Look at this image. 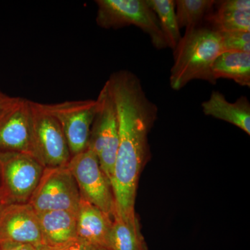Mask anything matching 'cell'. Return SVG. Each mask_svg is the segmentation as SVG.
Wrapping results in <instances>:
<instances>
[{
    "label": "cell",
    "mask_w": 250,
    "mask_h": 250,
    "mask_svg": "<svg viewBox=\"0 0 250 250\" xmlns=\"http://www.w3.org/2000/svg\"><path fill=\"white\" fill-rule=\"evenodd\" d=\"M106 83L116 106L119 135L111 182L115 215L126 223L138 225L135 213L138 182L149 154L148 133L157 118L159 108L147 98L134 72H114Z\"/></svg>",
    "instance_id": "6da1fadb"
},
{
    "label": "cell",
    "mask_w": 250,
    "mask_h": 250,
    "mask_svg": "<svg viewBox=\"0 0 250 250\" xmlns=\"http://www.w3.org/2000/svg\"><path fill=\"white\" fill-rule=\"evenodd\" d=\"M225 52L219 33L205 26L186 30L173 49L170 85L174 90L182 89L193 80L215 84L212 76L213 62Z\"/></svg>",
    "instance_id": "7a4b0ae2"
},
{
    "label": "cell",
    "mask_w": 250,
    "mask_h": 250,
    "mask_svg": "<svg viewBox=\"0 0 250 250\" xmlns=\"http://www.w3.org/2000/svg\"><path fill=\"white\" fill-rule=\"evenodd\" d=\"M96 23L105 29L135 26L150 38L156 49L167 48L155 13L146 0H97Z\"/></svg>",
    "instance_id": "3957f363"
},
{
    "label": "cell",
    "mask_w": 250,
    "mask_h": 250,
    "mask_svg": "<svg viewBox=\"0 0 250 250\" xmlns=\"http://www.w3.org/2000/svg\"><path fill=\"white\" fill-rule=\"evenodd\" d=\"M67 166L76 181L81 199L113 218L116 202L111 182L102 170L95 152L88 148L72 156Z\"/></svg>",
    "instance_id": "277c9868"
},
{
    "label": "cell",
    "mask_w": 250,
    "mask_h": 250,
    "mask_svg": "<svg viewBox=\"0 0 250 250\" xmlns=\"http://www.w3.org/2000/svg\"><path fill=\"white\" fill-rule=\"evenodd\" d=\"M96 100L98 111L90 129L88 148L98 156L102 170L112 182L119 135L116 106L106 83Z\"/></svg>",
    "instance_id": "5b68a950"
},
{
    "label": "cell",
    "mask_w": 250,
    "mask_h": 250,
    "mask_svg": "<svg viewBox=\"0 0 250 250\" xmlns=\"http://www.w3.org/2000/svg\"><path fill=\"white\" fill-rule=\"evenodd\" d=\"M44 169L29 154L0 153V192L9 204L28 203Z\"/></svg>",
    "instance_id": "8992f818"
},
{
    "label": "cell",
    "mask_w": 250,
    "mask_h": 250,
    "mask_svg": "<svg viewBox=\"0 0 250 250\" xmlns=\"http://www.w3.org/2000/svg\"><path fill=\"white\" fill-rule=\"evenodd\" d=\"M81 197L75 177L67 166L45 167L28 203L37 213L67 210L77 213Z\"/></svg>",
    "instance_id": "52a82bcc"
},
{
    "label": "cell",
    "mask_w": 250,
    "mask_h": 250,
    "mask_svg": "<svg viewBox=\"0 0 250 250\" xmlns=\"http://www.w3.org/2000/svg\"><path fill=\"white\" fill-rule=\"evenodd\" d=\"M33 118L32 156L45 167L67 166L72 156L60 124L41 103L31 101Z\"/></svg>",
    "instance_id": "ba28073f"
},
{
    "label": "cell",
    "mask_w": 250,
    "mask_h": 250,
    "mask_svg": "<svg viewBox=\"0 0 250 250\" xmlns=\"http://www.w3.org/2000/svg\"><path fill=\"white\" fill-rule=\"evenodd\" d=\"M41 106L59 122L72 156L88 149L90 129L98 111L96 100L42 104Z\"/></svg>",
    "instance_id": "9c48e42d"
},
{
    "label": "cell",
    "mask_w": 250,
    "mask_h": 250,
    "mask_svg": "<svg viewBox=\"0 0 250 250\" xmlns=\"http://www.w3.org/2000/svg\"><path fill=\"white\" fill-rule=\"evenodd\" d=\"M32 152L31 101L19 97L14 106L0 118V153L19 152L32 156Z\"/></svg>",
    "instance_id": "30bf717a"
},
{
    "label": "cell",
    "mask_w": 250,
    "mask_h": 250,
    "mask_svg": "<svg viewBox=\"0 0 250 250\" xmlns=\"http://www.w3.org/2000/svg\"><path fill=\"white\" fill-rule=\"evenodd\" d=\"M16 243L45 246L37 212L29 203L10 204L0 214V244Z\"/></svg>",
    "instance_id": "8fae6325"
},
{
    "label": "cell",
    "mask_w": 250,
    "mask_h": 250,
    "mask_svg": "<svg viewBox=\"0 0 250 250\" xmlns=\"http://www.w3.org/2000/svg\"><path fill=\"white\" fill-rule=\"evenodd\" d=\"M113 218L90 202L81 199L77 213V240L106 250H111Z\"/></svg>",
    "instance_id": "7c38bea8"
},
{
    "label": "cell",
    "mask_w": 250,
    "mask_h": 250,
    "mask_svg": "<svg viewBox=\"0 0 250 250\" xmlns=\"http://www.w3.org/2000/svg\"><path fill=\"white\" fill-rule=\"evenodd\" d=\"M38 213L45 246L63 248L77 240V213L49 210Z\"/></svg>",
    "instance_id": "4fadbf2b"
},
{
    "label": "cell",
    "mask_w": 250,
    "mask_h": 250,
    "mask_svg": "<svg viewBox=\"0 0 250 250\" xmlns=\"http://www.w3.org/2000/svg\"><path fill=\"white\" fill-rule=\"evenodd\" d=\"M202 108L206 116L227 122L250 135V103L247 97L230 103L221 92L213 90L209 99L202 103Z\"/></svg>",
    "instance_id": "5bb4252c"
},
{
    "label": "cell",
    "mask_w": 250,
    "mask_h": 250,
    "mask_svg": "<svg viewBox=\"0 0 250 250\" xmlns=\"http://www.w3.org/2000/svg\"><path fill=\"white\" fill-rule=\"evenodd\" d=\"M212 76L233 80L243 87H250V53L225 52L216 59L211 68Z\"/></svg>",
    "instance_id": "9a60e30c"
},
{
    "label": "cell",
    "mask_w": 250,
    "mask_h": 250,
    "mask_svg": "<svg viewBox=\"0 0 250 250\" xmlns=\"http://www.w3.org/2000/svg\"><path fill=\"white\" fill-rule=\"evenodd\" d=\"M155 13L167 47L175 48L182 36L177 22L174 0H146Z\"/></svg>",
    "instance_id": "2e32d148"
},
{
    "label": "cell",
    "mask_w": 250,
    "mask_h": 250,
    "mask_svg": "<svg viewBox=\"0 0 250 250\" xmlns=\"http://www.w3.org/2000/svg\"><path fill=\"white\" fill-rule=\"evenodd\" d=\"M215 0H175V12L180 29L200 27L206 16L214 9Z\"/></svg>",
    "instance_id": "e0dca14e"
},
{
    "label": "cell",
    "mask_w": 250,
    "mask_h": 250,
    "mask_svg": "<svg viewBox=\"0 0 250 250\" xmlns=\"http://www.w3.org/2000/svg\"><path fill=\"white\" fill-rule=\"evenodd\" d=\"M111 250H147L139 225H131L114 215L110 234Z\"/></svg>",
    "instance_id": "ac0fdd59"
},
{
    "label": "cell",
    "mask_w": 250,
    "mask_h": 250,
    "mask_svg": "<svg viewBox=\"0 0 250 250\" xmlns=\"http://www.w3.org/2000/svg\"><path fill=\"white\" fill-rule=\"evenodd\" d=\"M208 27L218 33L250 32V11H220L213 9L205 18Z\"/></svg>",
    "instance_id": "d6986e66"
},
{
    "label": "cell",
    "mask_w": 250,
    "mask_h": 250,
    "mask_svg": "<svg viewBox=\"0 0 250 250\" xmlns=\"http://www.w3.org/2000/svg\"><path fill=\"white\" fill-rule=\"evenodd\" d=\"M219 34L221 36L225 52H243L250 53V32L236 31Z\"/></svg>",
    "instance_id": "ffe728a7"
},
{
    "label": "cell",
    "mask_w": 250,
    "mask_h": 250,
    "mask_svg": "<svg viewBox=\"0 0 250 250\" xmlns=\"http://www.w3.org/2000/svg\"><path fill=\"white\" fill-rule=\"evenodd\" d=\"M214 9L220 11H250V0L216 1Z\"/></svg>",
    "instance_id": "44dd1931"
},
{
    "label": "cell",
    "mask_w": 250,
    "mask_h": 250,
    "mask_svg": "<svg viewBox=\"0 0 250 250\" xmlns=\"http://www.w3.org/2000/svg\"><path fill=\"white\" fill-rule=\"evenodd\" d=\"M19 97H12L4 93L0 88V118L12 107Z\"/></svg>",
    "instance_id": "7402d4cb"
},
{
    "label": "cell",
    "mask_w": 250,
    "mask_h": 250,
    "mask_svg": "<svg viewBox=\"0 0 250 250\" xmlns=\"http://www.w3.org/2000/svg\"><path fill=\"white\" fill-rule=\"evenodd\" d=\"M65 250H106L98 247L93 246L85 242L76 241L72 242L65 248Z\"/></svg>",
    "instance_id": "603a6c76"
},
{
    "label": "cell",
    "mask_w": 250,
    "mask_h": 250,
    "mask_svg": "<svg viewBox=\"0 0 250 250\" xmlns=\"http://www.w3.org/2000/svg\"><path fill=\"white\" fill-rule=\"evenodd\" d=\"M40 248H36L30 245L21 244L16 243H3L0 244V250H39Z\"/></svg>",
    "instance_id": "cb8c5ba5"
},
{
    "label": "cell",
    "mask_w": 250,
    "mask_h": 250,
    "mask_svg": "<svg viewBox=\"0 0 250 250\" xmlns=\"http://www.w3.org/2000/svg\"><path fill=\"white\" fill-rule=\"evenodd\" d=\"M8 205H10L7 200L5 199V197L3 196L2 194L0 192V214H1V211L4 209V207Z\"/></svg>",
    "instance_id": "d4e9b609"
},
{
    "label": "cell",
    "mask_w": 250,
    "mask_h": 250,
    "mask_svg": "<svg viewBox=\"0 0 250 250\" xmlns=\"http://www.w3.org/2000/svg\"><path fill=\"white\" fill-rule=\"evenodd\" d=\"M66 247H63V248H52V247L44 246L41 247L39 250H65Z\"/></svg>",
    "instance_id": "484cf974"
}]
</instances>
